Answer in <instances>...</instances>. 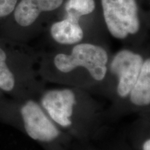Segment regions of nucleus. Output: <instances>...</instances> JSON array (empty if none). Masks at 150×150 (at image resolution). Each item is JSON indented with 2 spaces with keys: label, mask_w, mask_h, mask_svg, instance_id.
Masks as SVG:
<instances>
[{
  "label": "nucleus",
  "mask_w": 150,
  "mask_h": 150,
  "mask_svg": "<svg viewBox=\"0 0 150 150\" xmlns=\"http://www.w3.org/2000/svg\"><path fill=\"white\" fill-rule=\"evenodd\" d=\"M22 102L17 106V112L28 136L47 145H59L70 140L71 136L50 119L37 99H24Z\"/></svg>",
  "instance_id": "4"
},
{
  "label": "nucleus",
  "mask_w": 150,
  "mask_h": 150,
  "mask_svg": "<svg viewBox=\"0 0 150 150\" xmlns=\"http://www.w3.org/2000/svg\"><path fill=\"white\" fill-rule=\"evenodd\" d=\"M63 1V0H21L15 10V20L20 27H30L36 21L41 13L55 10Z\"/></svg>",
  "instance_id": "8"
},
{
  "label": "nucleus",
  "mask_w": 150,
  "mask_h": 150,
  "mask_svg": "<svg viewBox=\"0 0 150 150\" xmlns=\"http://www.w3.org/2000/svg\"><path fill=\"white\" fill-rule=\"evenodd\" d=\"M150 108V59H144L141 70L136 83L131 88L118 117L130 113L149 115Z\"/></svg>",
  "instance_id": "7"
},
{
  "label": "nucleus",
  "mask_w": 150,
  "mask_h": 150,
  "mask_svg": "<svg viewBox=\"0 0 150 150\" xmlns=\"http://www.w3.org/2000/svg\"><path fill=\"white\" fill-rule=\"evenodd\" d=\"M43 81L31 79L11 66L8 56L0 47V89L6 93L20 95L22 99H38L46 88Z\"/></svg>",
  "instance_id": "6"
},
{
  "label": "nucleus",
  "mask_w": 150,
  "mask_h": 150,
  "mask_svg": "<svg viewBox=\"0 0 150 150\" xmlns=\"http://www.w3.org/2000/svg\"><path fill=\"white\" fill-rule=\"evenodd\" d=\"M50 34L56 42L63 45H74L81 42L84 37L79 20L68 16L52 24Z\"/></svg>",
  "instance_id": "9"
},
{
  "label": "nucleus",
  "mask_w": 150,
  "mask_h": 150,
  "mask_svg": "<svg viewBox=\"0 0 150 150\" xmlns=\"http://www.w3.org/2000/svg\"><path fill=\"white\" fill-rule=\"evenodd\" d=\"M143 61L141 54L129 50H120L110 59L106 77L99 91L111 103L106 110L108 119L118 117L122 106L139 76Z\"/></svg>",
  "instance_id": "3"
},
{
  "label": "nucleus",
  "mask_w": 150,
  "mask_h": 150,
  "mask_svg": "<svg viewBox=\"0 0 150 150\" xmlns=\"http://www.w3.org/2000/svg\"><path fill=\"white\" fill-rule=\"evenodd\" d=\"M18 0H0V18L8 16L14 11Z\"/></svg>",
  "instance_id": "11"
},
{
  "label": "nucleus",
  "mask_w": 150,
  "mask_h": 150,
  "mask_svg": "<svg viewBox=\"0 0 150 150\" xmlns=\"http://www.w3.org/2000/svg\"><path fill=\"white\" fill-rule=\"evenodd\" d=\"M37 99L50 119L71 137L87 139L105 131L106 110L86 90L45 88Z\"/></svg>",
  "instance_id": "1"
},
{
  "label": "nucleus",
  "mask_w": 150,
  "mask_h": 150,
  "mask_svg": "<svg viewBox=\"0 0 150 150\" xmlns=\"http://www.w3.org/2000/svg\"><path fill=\"white\" fill-rule=\"evenodd\" d=\"M142 150H150V138H147L142 144Z\"/></svg>",
  "instance_id": "12"
},
{
  "label": "nucleus",
  "mask_w": 150,
  "mask_h": 150,
  "mask_svg": "<svg viewBox=\"0 0 150 150\" xmlns=\"http://www.w3.org/2000/svg\"><path fill=\"white\" fill-rule=\"evenodd\" d=\"M110 58L102 46L89 42L73 45L40 61L38 72L46 83L98 93L106 77Z\"/></svg>",
  "instance_id": "2"
},
{
  "label": "nucleus",
  "mask_w": 150,
  "mask_h": 150,
  "mask_svg": "<svg viewBox=\"0 0 150 150\" xmlns=\"http://www.w3.org/2000/svg\"><path fill=\"white\" fill-rule=\"evenodd\" d=\"M95 8L94 0H68L65 4L67 16L78 20L81 16L91 13Z\"/></svg>",
  "instance_id": "10"
},
{
  "label": "nucleus",
  "mask_w": 150,
  "mask_h": 150,
  "mask_svg": "<svg viewBox=\"0 0 150 150\" xmlns=\"http://www.w3.org/2000/svg\"><path fill=\"white\" fill-rule=\"evenodd\" d=\"M105 23L112 37L125 40L140 29L136 0H102Z\"/></svg>",
  "instance_id": "5"
}]
</instances>
